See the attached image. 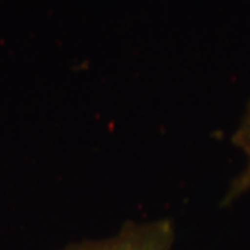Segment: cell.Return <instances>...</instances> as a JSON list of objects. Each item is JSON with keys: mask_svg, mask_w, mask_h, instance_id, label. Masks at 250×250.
<instances>
[{"mask_svg": "<svg viewBox=\"0 0 250 250\" xmlns=\"http://www.w3.org/2000/svg\"><path fill=\"white\" fill-rule=\"evenodd\" d=\"M175 228L168 218L146 223H125L121 229L103 239L75 242L60 250H172Z\"/></svg>", "mask_w": 250, "mask_h": 250, "instance_id": "1", "label": "cell"}, {"mask_svg": "<svg viewBox=\"0 0 250 250\" xmlns=\"http://www.w3.org/2000/svg\"><path fill=\"white\" fill-rule=\"evenodd\" d=\"M232 142L235 146L241 147L242 150L246 153L248 166H246L245 170L242 171L241 175L236 177L232 182L227 196L224 199V205L232 203L233 200H236L243 193L250 190V102L248 104V108H246V114L243 117L239 128L233 134Z\"/></svg>", "mask_w": 250, "mask_h": 250, "instance_id": "2", "label": "cell"}]
</instances>
